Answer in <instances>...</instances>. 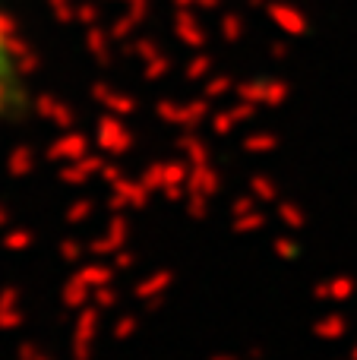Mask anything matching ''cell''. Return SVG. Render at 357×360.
Instances as JSON below:
<instances>
[{
  "label": "cell",
  "mask_w": 357,
  "mask_h": 360,
  "mask_svg": "<svg viewBox=\"0 0 357 360\" xmlns=\"http://www.w3.org/2000/svg\"><path fill=\"white\" fill-rule=\"evenodd\" d=\"M16 101H19V73L4 44V35H0V114L10 111Z\"/></svg>",
  "instance_id": "6da1fadb"
}]
</instances>
